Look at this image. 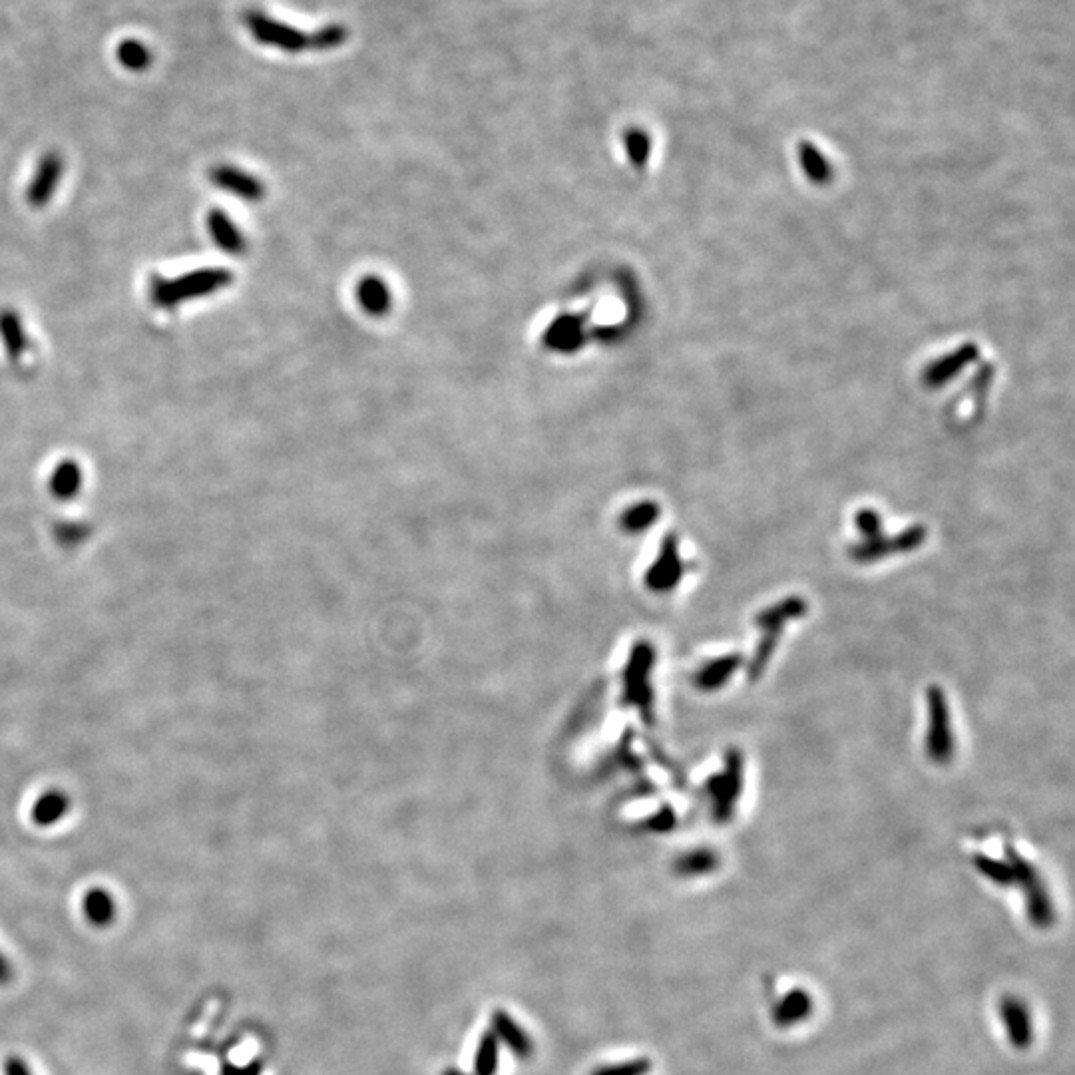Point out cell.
Here are the masks:
<instances>
[{
  "mask_svg": "<svg viewBox=\"0 0 1075 1075\" xmlns=\"http://www.w3.org/2000/svg\"><path fill=\"white\" fill-rule=\"evenodd\" d=\"M233 281V275L227 269H198L176 279L152 277L150 279V301L156 307L172 309L180 303L208 297L215 291L227 287Z\"/></svg>",
  "mask_w": 1075,
  "mask_h": 1075,
  "instance_id": "1",
  "label": "cell"
},
{
  "mask_svg": "<svg viewBox=\"0 0 1075 1075\" xmlns=\"http://www.w3.org/2000/svg\"><path fill=\"white\" fill-rule=\"evenodd\" d=\"M1004 853H1006V860L1010 862L1012 866V872H1014V886H1020L1022 892H1024V898H1026V912H1028V918L1034 926L1038 928H1048L1054 924L1056 920V910H1054V902H1052V896L1046 888V882L1042 880L1038 868L1018 853V849L1010 843L1004 845Z\"/></svg>",
  "mask_w": 1075,
  "mask_h": 1075,
  "instance_id": "2",
  "label": "cell"
},
{
  "mask_svg": "<svg viewBox=\"0 0 1075 1075\" xmlns=\"http://www.w3.org/2000/svg\"><path fill=\"white\" fill-rule=\"evenodd\" d=\"M928 707V731H926V755L932 763L944 765L954 755V733L950 707L942 687L930 685L926 689Z\"/></svg>",
  "mask_w": 1075,
  "mask_h": 1075,
  "instance_id": "3",
  "label": "cell"
},
{
  "mask_svg": "<svg viewBox=\"0 0 1075 1075\" xmlns=\"http://www.w3.org/2000/svg\"><path fill=\"white\" fill-rule=\"evenodd\" d=\"M707 793L713 803L715 823H729L735 813V803L743 793V755L737 749H729L725 755V769L709 777Z\"/></svg>",
  "mask_w": 1075,
  "mask_h": 1075,
  "instance_id": "4",
  "label": "cell"
},
{
  "mask_svg": "<svg viewBox=\"0 0 1075 1075\" xmlns=\"http://www.w3.org/2000/svg\"><path fill=\"white\" fill-rule=\"evenodd\" d=\"M243 22H245V28L251 32V36L259 44L273 46L289 54H297L309 48V36L305 32H301L295 26H289L287 22L271 18L269 14L261 10H255V8L247 10L243 14Z\"/></svg>",
  "mask_w": 1075,
  "mask_h": 1075,
  "instance_id": "5",
  "label": "cell"
},
{
  "mask_svg": "<svg viewBox=\"0 0 1075 1075\" xmlns=\"http://www.w3.org/2000/svg\"><path fill=\"white\" fill-rule=\"evenodd\" d=\"M926 540V530L922 526H910L908 530L900 532L898 536L894 538H886V536H874V538H864L860 544L851 548V558L859 564H866V562H876L880 558H886L890 554H904V552H912L916 548H920Z\"/></svg>",
  "mask_w": 1075,
  "mask_h": 1075,
  "instance_id": "6",
  "label": "cell"
},
{
  "mask_svg": "<svg viewBox=\"0 0 1075 1075\" xmlns=\"http://www.w3.org/2000/svg\"><path fill=\"white\" fill-rule=\"evenodd\" d=\"M815 1012V1000L805 988H791L779 996L769 992V1014L771 1022L781 1028H795L807 1022Z\"/></svg>",
  "mask_w": 1075,
  "mask_h": 1075,
  "instance_id": "7",
  "label": "cell"
},
{
  "mask_svg": "<svg viewBox=\"0 0 1075 1075\" xmlns=\"http://www.w3.org/2000/svg\"><path fill=\"white\" fill-rule=\"evenodd\" d=\"M1000 1020L1006 1038L1014 1050H1028L1034 1042V1018L1028 1004L1016 996H1006L1000 1002Z\"/></svg>",
  "mask_w": 1075,
  "mask_h": 1075,
  "instance_id": "8",
  "label": "cell"
},
{
  "mask_svg": "<svg viewBox=\"0 0 1075 1075\" xmlns=\"http://www.w3.org/2000/svg\"><path fill=\"white\" fill-rule=\"evenodd\" d=\"M210 180L215 188L237 196L243 202H259L265 196V186L255 176L239 170L237 166H215L210 172Z\"/></svg>",
  "mask_w": 1075,
  "mask_h": 1075,
  "instance_id": "9",
  "label": "cell"
},
{
  "mask_svg": "<svg viewBox=\"0 0 1075 1075\" xmlns=\"http://www.w3.org/2000/svg\"><path fill=\"white\" fill-rule=\"evenodd\" d=\"M62 172H64V162L60 158V154L56 152H48L40 162H38V168H36V174L30 182V188H28V204L32 208H44L50 198L54 196L58 184H60V178H62Z\"/></svg>",
  "mask_w": 1075,
  "mask_h": 1075,
  "instance_id": "10",
  "label": "cell"
},
{
  "mask_svg": "<svg viewBox=\"0 0 1075 1075\" xmlns=\"http://www.w3.org/2000/svg\"><path fill=\"white\" fill-rule=\"evenodd\" d=\"M490 1022H492V1032L498 1038V1042H502V1046H506L518 1060L532 1058L534 1044L530 1036L506 1010H496Z\"/></svg>",
  "mask_w": 1075,
  "mask_h": 1075,
  "instance_id": "11",
  "label": "cell"
},
{
  "mask_svg": "<svg viewBox=\"0 0 1075 1075\" xmlns=\"http://www.w3.org/2000/svg\"><path fill=\"white\" fill-rule=\"evenodd\" d=\"M355 297L359 307L371 317H385L393 309V291L379 275H365L355 287Z\"/></svg>",
  "mask_w": 1075,
  "mask_h": 1075,
  "instance_id": "12",
  "label": "cell"
},
{
  "mask_svg": "<svg viewBox=\"0 0 1075 1075\" xmlns=\"http://www.w3.org/2000/svg\"><path fill=\"white\" fill-rule=\"evenodd\" d=\"M584 341V325L580 317L562 315L552 321L544 333V345L556 353H572Z\"/></svg>",
  "mask_w": 1075,
  "mask_h": 1075,
  "instance_id": "13",
  "label": "cell"
},
{
  "mask_svg": "<svg viewBox=\"0 0 1075 1075\" xmlns=\"http://www.w3.org/2000/svg\"><path fill=\"white\" fill-rule=\"evenodd\" d=\"M208 231H210V237L214 241L215 245L229 253V255H239L245 251V237L243 233L239 231V227L233 223V219H229V215L221 210H212L208 214Z\"/></svg>",
  "mask_w": 1075,
  "mask_h": 1075,
  "instance_id": "14",
  "label": "cell"
},
{
  "mask_svg": "<svg viewBox=\"0 0 1075 1075\" xmlns=\"http://www.w3.org/2000/svg\"><path fill=\"white\" fill-rule=\"evenodd\" d=\"M741 665H743V657L739 653L717 657L699 669V673L695 675V683L703 691H715L723 687Z\"/></svg>",
  "mask_w": 1075,
  "mask_h": 1075,
  "instance_id": "15",
  "label": "cell"
},
{
  "mask_svg": "<svg viewBox=\"0 0 1075 1075\" xmlns=\"http://www.w3.org/2000/svg\"><path fill=\"white\" fill-rule=\"evenodd\" d=\"M807 602L799 596H791V598H785L769 608H765L763 612L757 614L755 618V626L759 630H765V628H783L787 622L791 620H797L801 616L807 614Z\"/></svg>",
  "mask_w": 1075,
  "mask_h": 1075,
  "instance_id": "16",
  "label": "cell"
},
{
  "mask_svg": "<svg viewBox=\"0 0 1075 1075\" xmlns=\"http://www.w3.org/2000/svg\"><path fill=\"white\" fill-rule=\"evenodd\" d=\"M978 355V349L976 345H964L960 347L956 353H952L950 357H944L942 361L934 363L932 367L926 369V383L928 385H942L946 383L948 379H952L960 369H964L966 365H970Z\"/></svg>",
  "mask_w": 1075,
  "mask_h": 1075,
  "instance_id": "17",
  "label": "cell"
},
{
  "mask_svg": "<svg viewBox=\"0 0 1075 1075\" xmlns=\"http://www.w3.org/2000/svg\"><path fill=\"white\" fill-rule=\"evenodd\" d=\"M0 339L10 359L20 361L22 353L28 347V341H26V333L22 329L20 317L12 309L0 311Z\"/></svg>",
  "mask_w": 1075,
  "mask_h": 1075,
  "instance_id": "18",
  "label": "cell"
},
{
  "mask_svg": "<svg viewBox=\"0 0 1075 1075\" xmlns=\"http://www.w3.org/2000/svg\"><path fill=\"white\" fill-rule=\"evenodd\" d=\"M781 634H783V628H765L763 630V638L757 645L751 661L747 663V675L751 681H757L761 677V673L765 671L769 659L773 657L777 644L781 640Z\"/></svg>",
  "mask_w": 1075,
  "mask_h": 1075,
  "instance_id": "19",
  "label": "cell"
},
{
  "mask_svg": "<svg viewBox=\"0 0 1075 1075\" xmlns=\"http://www.w3.org/2000/svg\"><path fill=\"white\" fill-rule=\"evenodd\" d=\"M719 855L711 849H699L683 855L675 862V872L681 876H703L719 868Z\"/></svg>",
  "mask_w": 1075,
  "mask_h": 1075,
  "instance_id": "20",
  "label": "cell"
},
{
  "mask_svg": "<svg viewBox=\"0 0 1075 1075\" xmlns=\"http://www.w3.org/2000/svg\"><path fill=\"white\" fill-rule=\"evenodd\" d=\"M116 56L122 66L134 72H142L152 64L150 48L136 38H126L124 42H120L116 48Z\"/></svg>",
  "mask_w": 1075,
  "mask_h": 1075,
  "instance_id": "21",
  "label": "cell"
},
{
  "mask_svg": "<svg viewBox=\"0 0 1075 1075\" xmlns=\"http://www.w3.org/2000/svg\"><path fill=\"white\" fill-rule=\"evenodd\" d=\"M498 1050H500V1042L498 1038L494 1036V1032H486L482 1034L480 1042H478V1048H476V1056H474V1075H494L498 1070Z\"/></svg>",
  "mask_w": 1075,
  "mask_h": 1075,
  "instance_id": "22",
  "label": "cell"
},
{
  "mask_svg": "<svg viewBox=\"0 0 1075 1075\" xmlns=\"http://www.w3.org/2000/svg\"><path fill=\"white\" fill-rule=\"evenodd\" d=\"M799 158H801V164L807 172V176L813 180V182H829L831 178V166L829 162L823 158V154L809 142H801L799 144Z\"/></svg>",
  "mask_w": 1075,
  "mask_h": 1075,
  "instance_id": "23",
  "label": "cell"
},
{
  "mask_svg": "<svg viewBox=\"0 0 1075 1075\" xmlns=\"http://www.w3.org/2000/svg\"><path fill=\"white\" fill-rule=\"evenodd\" d=\"M976 870L996 886H1014V872L1008 860H998L988 855L974 857Z\"/></svg>",
  "mask_w": 1075,
  "mask_h": 1075,
  "instance_id": "24",
  "label": "cell"
},
{
  "mask_svg": "<svg viewBox=\"0 0 1075 1075\" xmlns=\"http://www.w3.org/2000/svg\"><path fill=\"white\" fill-rule=\"evenodd\" d=\"M84 914L92 924L106 926L114 918V902L106 892L94 890L84 900Z\"/></svg>",
  "mask_w": 1075,
  "mask_h": 1075,
  "instance_id": "25",
  "label": "cell"
},
{
  "mask_svg": "<svg viewBox=\"0 0 1075 1075\" xmlns=\"http://www.w3.org/2000/svg\"><path fill=\"white\" fill-rule=\"evenodd\" d=\"M347 38H349V30L343 24H327L309 36V48L321 50V52L335 50L343 46Z\"/></svg>",
  "mask_w": 1075,
  "mask_h": 1075,
  "instance_id": "26",
  "label": "cell"
},
{
  "mask_svg": "<svg viewBox=\"0 0 1075 1075\" xmlns=\"http://www.w3.org/2000/svg\"><path fill=\"white\" fill-rule=\"evenodd\" d=\"M624 148L636 168H644L651 152V140L642 128H630L624 132Z\"/></svg>",
  "mask_w": 1075,
  "mask_h": 1075,
  "instance_id": "27",
  "label": "cell"
},
{
  "mask_svg": "<svg viewBox=\"0 0 1075 1075\" xmlns=\"http://www.w3.org/2000/svg\"><path fill=\"white\" fill-rule=\"evenodd\" d=\"M78 484H80V472L74 462H64L56 468L54 478H52L54 492H58L60 496H68L76 492Z\"/></svg>",
  "mask_w": 1075,
  "mask_h": 1075,
  "instance_id": "28",
  "label": "cell"
},
{
  "mask_svg": "<svg viewBox=\"0 0 1075 1075\" xmlns=\"http://www.w3.org/2000/svg\"><path fill=\"white\" fill-rule=\"evenodd\" d=\"M651 1060L649 1058H634L618 1064H608L596 1068L590 1075H647L651 1072Z\"/></svg>",
  "mask_w": 1075,
  "mask_h": 1075,
  "instance_id": "29",
  "label": "cell"
},
{
  "mask_svg": "<svg viewBox=\"0 0 1075 1075\" xmlns=\"http://www.w3.org/2000/svg\"><path fill=\"white\" fill-rule=\"evenodd\" d=\"M857 526H859L860 534L864 538H874V536L882 534L880 516L874 510H860L859 514H857Z\"/></svg>",
  "mask_w": 1075,
  "mask_h": 1075,
  "instance_id": "30",
  "label": "cell"
},
{
  "mask_svg": "<svg viewBox=\"0 0 1075 1075\" xmlns=\"http://www.w3.org/2000/svg\"><path fill=\"white\" fill-rule=\"evenodd\" d=\"M655 516H657V506L645 502V504H640L638 508H634L632 512H628L626 522H628L630 528H644V526H649L655 520Z\"/></svg>",
  "mask_w": 1075,
  "mask_h": 1075,
  "instance_id": "31",
  "label": "cell"
},
{
  "mask_svg": "<svg viewBox=\"0 0 1075 1075\" xmlns=\"http://www.w3.org/2000/svg\"><path fill=\"white\" fill-rule=\"evenodd\" d=\"M2 1074L4 1075H32L28 1064L18 1058V1056H8L2 1064Z\"/></svg>",
  "mask_w": 1075,
  "mask_h": 1075,
  "instance_id": "32",
  "label": "cell"
},
{
  "mask_svg": "<svg viewBox=\"0 0 1075 1075\" xmlns=\"http://www.w3.org/2000/svg\"><path fill=\"white\" fill-rule=\"evenodd\" d=\"M10 980H12V968H10V962H6L4 956L0 954V986H6Z\"/></svg>",
  "mask_w": 1075,
  "mask_h": 1075,
  "instance_id": "33",
  "label": "cell"
},
{
  "mask_svg": "<svg viewBox=\"0 0 1075 1075\" xmlns=\"http://www.w3.org/2000/svg\"><path fill=\"white\" fill-rule=\"evenodd\" d=\"M442 1075H468V1074H464V1072H460V1070H444V1072H442Z\"/></svg>",
  "mask_w": 1075,
  "mask_h": 1075,
  "instance_id": "34",
  "label": "cell"
}]
</instances>
